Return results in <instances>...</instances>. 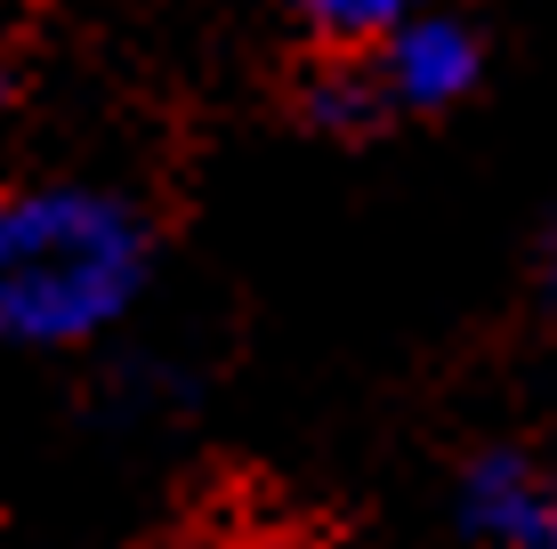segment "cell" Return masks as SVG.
<instances>
[{
	"label": "cell",
	"mask_w": 557,
	"mask_h": 549,
	"mask_svg": "<svg viewBox=\"0 0 557 549\" xmlns=\"http://www.w3.org/2000/svg\"><path fill=\"white\" fill-rule=\"evenodd\" d=\"M153 283V219L98 178H25L0 195V348H89Z\"/></svg>",
	"instance_id": "1"
},
{
	"label": "cell",
	"mask_w": 557,
	"mask_h": 549,
	"mask_svg": "<svg viewBox=\"0 0 557 549\" xmlns=\"http://www.w3.org/2000/svg\"><path fill=\"white\" fill-rule=\"evenodd\" d=\"M363 65H372L380 98H388V122H436L460 98H476V82H485V33L445 0V9H420L412 25H396L388 41H372Z\"/></svg>",
	"instance_id": "2"
},
{
	"label": "cell",
	"mask_w": 557,
	"mask_h": 549,
	"mask_svg": "<svg viewBox=\"0 0 557 549\" xmlns=\"http://www.w3.org/2000/svg\"><path fill=\"white\" fill-rule=\"evenodd\" d=\"M453 517L476 549H557V477L517 445H485L460 469Z\"/></svg>",
	"instance_id": "3"
},
{
	"label": "cell",
	"mask_w": 557,
	"mask_h": 549,
	"mask_svg": "<svg viewBox=\"0 0 557 549\" xmlns=\"http://www.w3.org/2000/svg\"><path fill=\"white\" fill-rule=\"evenodd\" d=\"M299 122L323 129V138H372V129H388V98H380L363 49H323L299 73Z\"/></svg>",
	"instance_id": "4"
},
{
	"label": "cell",
	"mask_w": 557,
	"mask_h": 549,
	"mask_svg": "<svg viewBox=\"0 0 557 549\" xmlns=\"http://www.w3.org/2000/svg\"><path fill=\"white\" fill-rule=\"evenodd\" d=\"M323 49H372L396 25H412L420 9H445V0H283Z\"/></svg>",
	"instance_id": "5"
},
{
	"label": "cell",
	"mask_w": 557,
	"mask_h": 549,
	"mask_svg": "<svg viewBox=\"0 0 557 549\" xmlns=\"http://www.w3.org/2000/svg\"><path fill=\"white\" fill-rule=\"evenodd\" d=\"M542 291H549V308H557V219H549V235H542Z\"/></svg>",
	"instance_id": "6"
}]
</instances>
